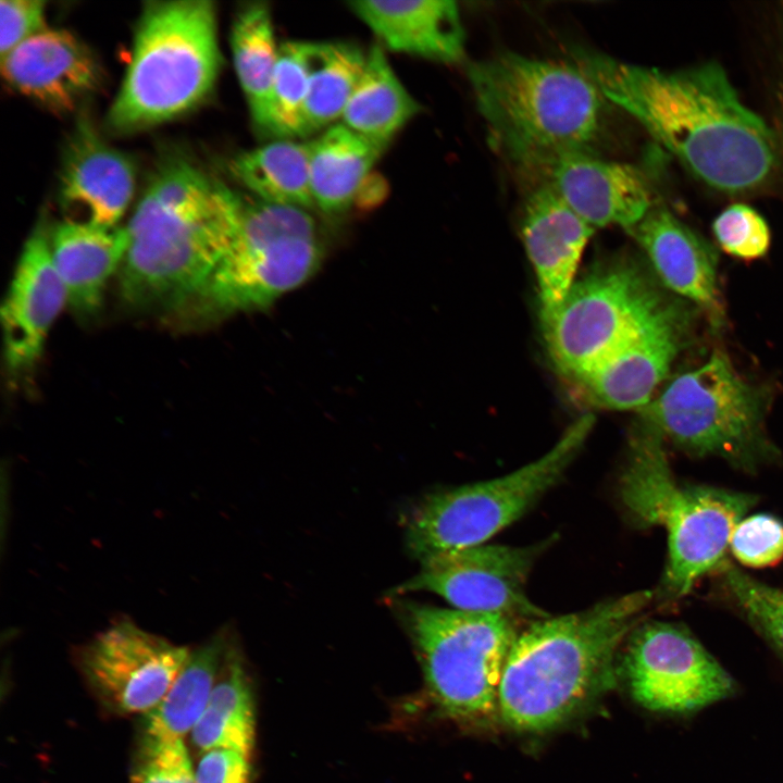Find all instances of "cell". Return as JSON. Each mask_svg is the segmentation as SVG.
Segmentation results:
<instances>
[{
	"label": "cell",
	"instance_id": "obj_33",
	"mask_svg": "<svg viewBox=\"0 0 783 783\" xmlns=\"http://www.w3.org/2000/svg\"><path fill=\"white\" fill-rule=\"evenodd\" d=\"M712 229L722 250L742 260L761 258L771 241L766 220L744 203L726 207L713 221Z\"/></svg>",
	"mask_w": 783,
	"mask_h": 783
},
{
	"label": "cell",
	"instance_id": "obj_9",
	"mask_svg": "<svg viewBox=\"0 0 783 783\" xmlns=\"http://www.w3.org/2000/svg\"><path fill=\"white\" fill-rule=\"evenodd\" d=\"M594 420L591 413L583 414L549 451L507 475L423 498L407 519L410 552L423 562L485 544L520 519L562 477L587 439Z\"/></svg>",
	"mask_w": 783,
	"mask_h": 783
},
{
	"label": "cell",
	"instance_id": "obj_11",
	"mask_svg": "<svg viewBox=\"0 0 783 783\" xmlns=\"http://www.w3.org/2000/svg\"><path fill=\"white\" fill-rule=\"evenodd\" d=\"M321 256L318 238L290 235L273 207L243 201L229 251L190 302L207 318L265 308L306 282Z\"/></svg>",
	"mask_w": 783,
	"mask_h": 783
},
{
	"label": "cell",
	"instance_id": "obj_37",
	"mask_svg": "<svg viewBox=\"0 0 783 783\" xmlns=\"http://www.w3.org/2000/svg\"><path fill=\"white\" fill-rule=\"evenodd\" d=\"M250 757L231 749L202 753L195 768L196 783H250Z\"/></svg>",
	"mask_w": 783,
	"mask_h": 783
},
{
	"label": "cell",
	"instance_id": "obj_13",
	"mask_svg": "<svg viewBox=\"0 0 783 783\" xmlns=\"http://www.w3.org/2000/svg\"><path fill=\"white\" fill-rule=\"evenodd\" d=\"M547 543L527 547L481 544L437 555L396 587L393 596L430 592L455 609L498 613L512 619H542L548 614L525 593L531 569Z\"/></svg>",
	"mask_w": 783,
	"mask_h": 783
},
{
	"label": "cell",
	"instance_id": "obj_3",
	"mask_svg": "<svg viewBox=\"0 0 783 783\" xmlns=\"http://www.w3.org/2000/svg\"><path fill=\"white\" fill-rule=\"evenodd\" d=\"M652 598L634 592L592 608L545 617L517 635L498 692L504 721L521 731L552 729L616 681L618 648Z\"/></svg>",
	"mask_w": 783,
	"mask_h": 783
},
{
	"label": "cell",
	"instance_id": "obj_26",
	"mask_svg": "<svg viewBox=\"0 0 783 783\" xmlns=\"http://www.w3.org/2000/svg\"><path fill=\"white\" fill-rule=\"evenodd\" d=\"M419 111L420 104L397 77L383 48L373 45L341 124L385 148Z\"/></svg>",
	"mask_w": 783,
	"mask_h": 783
},
{
	"label": "cell",
	"instance_id": "obj_10",
	"mask_svg": "<svg viewBox=\"0 0 783 783\" xmlns=\"http://www.w3.org/2000/svg\"><path fill=\"white\" fill-rule=\"evenodd\" d=\"M668 301L634 263L600 264L575 279L542 322L548 352L573 381L641 332Z\"/></svg>",
	"mask_w": 783,
	"mask_h": 783
},
{
	"label": "cell",
	"instance_id": "obj_35",
	"mask_svg": "<svg viewBox=\"0 0 783 783\" xmlns=\"http://www.w3.org/2000/svg\"><path fill=\"white\" fill-rule=\"evenodd\" d=\"M135 783H196L195 769L183 739L141 741Z\"/></svg>",
	"mask_w": 783,
	"mask_h": 783
},
{
	"label": "cell",
	"instance_id": "obj_16",
	"mask_svg": "<svg viewBox=\"0 0 783 783\" xmlns=\"http://www.w3.org/2000/svg\"><path fill=\"white\" fill-rule=\"evenodd\" d=\"M545 185L594 228L620 226L630 232L655 206L646 175L635 165L576 152L544 173Z\"/></svg>",
	"mask_w": 783,
	"mask_h": 783
},
{
	"label": "cell",
	"instance_id": "obj_36",
	"mask_svg": "<svg viewBox=\"0 0 783 783\" xmlns=\"http://www.w3.org/2000/svg\"><path fill=\"white\" fill-rule=\"evenodd\" d=\"M45 4L46 3L40 0H1V57L46 28Z\"/></svg>",
	"mask_w": 783,
	"mask_h": 783
},
{
	"label": "cell",
	"instance_id": "obj_7",
	"mask_svg": "<svg viewBox=\"0 0 783 783\" xmlns=\"http://www.w3.org/2000/svg\"><path fill=\"white\" fill-rule=\"evenodd\" d=\"M769 391L741 375L720 351L673 377L641 410V422L694 456H718L745 470L773 458L765 431Z\"/></svg>",
	"mask_w": 783,
	"mask_h": 783
},
{
	"label": "cell",
	"instance_id": "obj_29",
	"mask_svg": "<svg viewBox=\"0 0 783 783\" xmlns=\"http://www.w3.org/2000/svg\"><path fill=\"white\" fill-rule=\"evenodd\" d=\"M231 49L253 125L266 135L271 87L279 49L266 3L251 2L238 10L232 25Z\"/></svg>",
	"mask_w": 783,
	"mask_h": 783
},
{
	"label": "cell",
	"instance_id": "obj_32",
	"mask_svg": "<svg viewBox=\"0 0 783 783\" xmlns=\"http://www.w3.org/2000/svg\"><path fill=\"white\" fill-rule=\"evenodd\" d=\"M724 583L751 624L783 655V589L763 584L728 561Z\"/></svg>",
	"mask_w": 783,
	"mask_h": 783
},
{
	"label": "cell",
	"instance_id": "obj_22",
	"mask_svg": "<svg viewBox=\"0 0 783 783\" xmlns=\"http://www.w3.org/2000/svg\"><path fill=\"white\" fill-rule=\"evenodd\" d=\"M348 5L389 50L445 63L464 55L465 34L456 1L371 0Z\"/></svg>",
	"mask_w": 783,
	"mask_h": 783
},
{
	"label": "cell",
	"instance_id": "obj_6",
	"mask_svg": "<svg viewBox=\"0 0 783 783\" xmlns=\"http://www.w3.org/2000/svg\"><path fill=\"white\" fill-rule=\"evenodd\" d=\"M221 69L216 9L209 0L149 1L107 116L125 134L178 117L203 102Z\"/></svg>",
	"mask_w": 783,
	"mask_h": 783
},
{
	"label": "cell",
	"instance_id": "obj_20",
	"mask_svg": "<svg viewBox=\"0 0 783 783\" xmlns=\"http://www.w3.org/2000/svg\"><path fill=\"white\" fill-rule=\"evenodd\" d=\"M594 232V227L545 184L526 199L522 239L536 275L542 322L561 306L570 291Z\"/></svg>",
	"mask_w": 783,
	"mask_h": 783
},
{
	"label": "cell",
	"instance_id": "obj_1",
	"mask_svg": "<svg viewBox=\"0 0 783 783\" xmlns=\"http://www.w3.org/2000/svg\"><path fill=\"white\" fill-rule=\"evenodd\" d=\"M574 60L609 103L635 119L709 187L739 194L773 173L776 137L742 101L720 64L663 71L584 49L574 52Z\"/></svg>",
	"mask_w": 783,
	"mask_h": 783
},
{
	"label": "cell",
	"instance_id": "obj_25",
	"mask_svg": "<svg viewBox=\"0 0 783 783\" xmlns=\"http://www.w3.org/2000/svg\"><path fill=\"white\" fill-rule=\"evenodd\" d=\"M228 644L217 634L191 650L162 700L144 719L142 741L183 739L206 709Z\"/></svg>",
	"mask_w": 783,
	"mask_h": 783
},
{
	"label": "cell",
	"instance_id": "obj_21",
	"mask_svg": "<svg viewBox=\"0 0 783 783\" xmlns=\"http://www.w3.org/2000/svg\"><path fill=\"white\" fill-rule=\"evenodd\" d=\"M629 233L662 284L701 309L713 325H720L723 311L712 247L670 210L656 204Z\"/></svg>",
	"mask_w": 783,
	"mask_h": 783
},
{
	"label": "cell",
	"instance_id": "obj_2",
	"mask_svg": "<svg viewBox=\"0 0 783 783\" xmlns=\"http://www.w3.org/2000/svg\"><path fill=\"white\" fill-rule=\"evenodd\" d=\"M241 201L189 160L166 159L125 227L123 299L146 309L189 303L229 251Z\"/></svg>",
	"mask_w": 783,
	"mask_h": 783
},
{
	"label": "cell",
	"instance_id": "obj_18",
	"mask_svg": "<svg viewBox=\"0 0 783 783\" xmlns=\"http://www.w3.org/2000/svg\"><path fill=\"white\" fill-rule=\"evenodd\" d=\"M65 303L66 291L51 257L49 235L38 226L23 247L1 309L4 358L11 374L36 363Z\"/></svg>",
	"mask_w": 783,
	"mask_h": 783
},
{
	"label": "cell",
	"instance_id": "obj_24",
	"mask_svg": "<svg viewBox=\"0 0 783 783\" xmlns=\"http://www.w3.org/2000/svg\"><path fill=\"white\" fill-rule=\"evenodd\" d=\"M308 145L312 200L325 213L350 207L384 149L341 123L327 127Z\"/></svg>",
	"mask_w": 783,
	"mask_h": 783
},
{
	"label": "cell",
	"instance_id": "obj_17",
	"mask_svg": "<svg viewBox=\"0 0 783 783\" xmlns=\"http://www.w3.org/2000/svg\"><path fill=\"white\" fill-rule=\"evenodd\" d=\"M132 160L105 142L82 116L67 142L60 175L59 200L66 220L115 227L134 196Z\"/></svg>",
	"mask_w": 783,
	"mask_h": 783
},
{
	"label": "cell",
	"instance_id": "obj_12",
	"mask_svg": "<svg viewBox=\"0 0 783 783\" xmlns=\"http://www.w3.org/2000/svg\"><path fill=\"white\" fill-rule=\"evenodd\" d=\"M622 666L633 698L651 711L693 713L729 698L736 688L687 630L668 622L635 626Z\"/></svg>",
	"mask_w": 783,
	"mask_h": 783
},
{
	"label": "cell",
	"instance_id": "obj_28",
	"mask_svg": "<svg viewBox=\"0 0 783 783\" xmlns=\"http://www.w3.org/2000/svg\"><path fill=\"white\" fill-rule=\"evenodd\" d=\"M231 174L251 196L269 203L314 207L309 181V145L275 139L232 159Z\"/></svg>",
	"mask_w": 783,
	"mask_h": 783
},
{
	"label": "cell",
	"instance_id": "obj_5",
	"mask_svg": "<svg viewBox=\"0 0 783 783\" xmlns=\"http://www.w3.org/2000/svg\"><path fill=\"white\" fill-rule=\"evenodd\" d=\"M663 438L641 422L634 430L619 482L621 500L641 526H662L668 535L666 595L680 598L704 574L722 568L731 535L755 506L754 495L708 486L681 485Z\"/></svg>",
	"mask_w": 783,
	"mask_h": 783
},
{
	"label": "cell",
	"instance_id": "obj_31",
	"mask_svg": "<svg viewBox=\"0 0 783 783\" xmlns=\"http://www.w3.org/2000/svg\"><path fill=\"white\" fill-rule=\"evenodd\" d=\"M307 94L306 41H285L279 45L271 87L268 136L276 139L304 137Z\"/></svg>",
	"mask_w": 783,
	"mask_h": 783
},
{
	"label": "cell",
	"instance_id": "obj_4",
	"mask_svg": "<svg viewBox=\"0 0 783 783\" xmlns=\"http://www.w3.org/2000/svg\"><path fill=\"white\" fill-rule=\"evenodd\" d=\"M492 145L510 161L543 174L560 158L595 153L609 102L574 65L501 52L468 66Z\"/></svg>",
	"mask_w": 783,
	"mask_h": 783
},
{
	"label": "cell",
	"instance_id": "obj_27",
	"mask_svg": "<svg viewBox=\"0 0 783 783\" xmlns=\"http://www.w3.org/2000/svg\"><path fill=\"white\" fill-rule=\"evenodd\" d=\"M254 735V704L249 678L240 655L228 645L206 709L191 731V739L201 753L223 748L250 757Z\"/></svg>",
	"mask_w": 783,
	"mask_h": 783
},
{
	"label": "cell",
	"instance_id": "obj_15",
	"mask_svg": "<svg viewBox=\"0 0 783 783\" xmlns=\"http://www.w3.org/2000/svg\"><path fill=\"white\" fill-rule=\"evenodd\" d=\"M691 322L686 307L669 300L634 337L571 381L575 390L595 407L641 410L684 347Z\"/></svg>",
	"mask_w": 783,
	"mask_h": 783
},
{
	"label": "cell",
	"instance_id": "obj_19",
	"mask_svg": "<svg viewBox=\"0 0 783 783\" xmlns=\"http://www.w3.org/2000/svg\"><path fill=\"white\" fill-rule=\"evenodd\" d=\"M1 74L15 92L54 112L73 110L101 80L98 61L79 38L47 27L1 57Z\"/></svg>",
	"mask_w": 783,
	"mask_h": 783
},
{
	"label": "cell",
	"instance_id": "obj_23",
	"mask_svg": "<svg viewBox=\"0 0 783 783\" xmlns=\"http://www.w3.org/2000/svg\"><path fill=\"white\" fill-rule=\"evenodd\" d=\"M49 245L67 304L80 315L94 314L109 278L122 265L126 228L64 220L52 228Z\"/></svg>",
	"mask_w": 783,
	"mask_h": 783
},
{
	"label": "cell",
	"instance_id": "obj_14",
	"mask_svg": "<svg viewBox=\"0 0 783 783\" xmlns=\"http://www.w3.org/2000/svg\"><path fill=\"white\" fill-rule=\"evenodd\" d=\"M189 652L123 619L90 641L79 662L107 705L122 713L146 714L165 696Z\"/></svg>",
	"mask_w": 783,
	"mask_h": 783
},
{
	"label": "cell",
	"instance_id": "obj_8",
	"mask_svg": "<svg viewBox=\"0 0 783 783\" xmlns=\"http://www.w3.org/2000/svg\"><path fill=\"white\" fill-rule=\"evenodd\" d=\"M410 635L428 692L456 719L487 717L498 707L504 667L518 635L514 619L393 598Z\"/></svg>",
	"mask_w": 783,
	"mask_h": 783
},
{
	"label": "cell",
	"instance_id": "obj_34",
	"mask_svg": "<svg viewBox=\"0 0 783 783\" xmlns=\"http://www.w3.org/2000/svg\"><path fill=\"white\" fill-rule=\"evenodd\" d=\"M729 548L742 564L773 566L783 558V523L767 513L745 517L735 526Z\"/></svg>",
	"mask_w": 783,
	"mask_h": 783
},
{
	"label": "cell",
	"instance_id": "obj_30",
	"mask_svg": "<svg viewBox=\"0 0 783 783\" xmlns=\"http://www.w3.org/2000/svg\"><path fill=\"white\" fill-rule=\"evenodd\" d=\"M308 94L304 136L326 129L341 119L363 72L366 52L344 41H306Z\"/></svg>",
	"mask_w": 783,
	"mask_h": 783
}]
</instances>
